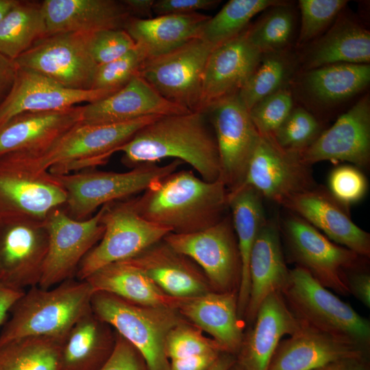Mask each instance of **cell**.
Instances as JSON below:
<instances>
[{"mask_svg":"<svg viewBox=\"0 0 370 370\" xmlns=\"http://www.w3.org/2000/svg\"><path fill=\"white\" fill-rule=\"evenodd\" d=\"M201 112L162 116L140 129L118 148L129 167L174 158L191 166L203 180L221 177V163L214 132Z\"/></svg>","mask_w":370,"mask_h":370,"instance_id":"1","label":"cell"},{"mask_svg":"<svg viewBox=\"0 0 370 370\" xmlns=\"http://www.w3.org/2000/svg\"><path fill=\"white\" fill-rule=\"evenodd\" d=\"M229 191L219 179L208 182L193 171H175L131 199L145 219L169 228L171 233L189 234L204 230L225 216Z\"/></svg>","mask_w":370,"mask_h":370,"instance_id":"2","label":"cell"},{"mask_svg":"<svg viewBox=\"0 0 370 370\" xmlns=\"http://www.w3.org/2000/svg\"><path fill=\"white\" fill-rule=\"evenodd\" d=\"M160 116H149L111 124L79 123L40 149L7 154L32 171L68 174L106 163L140 129Z\"/></svg>","mask_w":370,"mask_h":370,"instance_id":"3","label":"cell"},{"mask_svg":"<svg viewBox=\"0 0 370 370\" xmlns=\"http://www.w3.org/2000/svg\"><path fill=\"white\" fill-rule=\"evenodd\" d=\"M94 292L86 280L73 278L54 288L31 287L12 307L0 332V343L27 336L64 339L78 319L91 310Z\"/></svg>","mask_w":370,"mask_h":370,"instance_id":"4","label":"cell"},{"mask_svg":"<svg viewBox=\"0 0 370 370\" xmlns=\"http://www.w3.org/2000/svg\"><path fill=\"white\" fill-rule=\"evenodd\" d=\"M90 307L139 352L149 370H169L165 343L170 331L185 320L173 308L143 306L114 295L95 291Z\"/></svg>","mask_w":370,"mask_h":370,"instance_id":"5","label":"cell"},{"mask_svg":"<svg viewBox=\"0 0 370 370\" xmlns=\"http://www.w3.org/2000/svg\"><path fill=\"white\" fill-rule=\"evenodd\" d=\"M300 321L370 351V322L306 270L295 266L281 292Z\"/></svg>","mask_w":370,"mask_h":370,"instance_id":"6","label":"cell"},{"mask_svg":"<svg viewBox=\"0 0 370 370\" xmlns=\"http://www.w3.org/2000/svg\"><path fill=\"white\" fill-rule=\"evenodd\" d=\"M179 160L163 166L147 163L123 173L88 171L54 175L66 193L64 210L71 218L84 220L105 204L145 191L155 182L177 171Z\"/></svg>","mask_w":370,"mask_h":370,"instance_id":"7","label":"cell"},{"mask_svg":"<svg viewBox=\"0 0 370 370\" xmlns=\"http://www.w3.org/2000/svg\"><path fill=\"white\" fill-rule=\"evenodd\" d=\"M280 232L287 260L306 270L326 288L343 296L349 295L345 272L367 263L368 258L335 243L291 212L283 220Z\"/></svg>","mask_w":370,"mask_h":370,"instance_id":"8","label":"cell"},{"mask_svg":"<svg viewBox=\"0 0 370 370\" xmlns=\"http://www.w3.org/2000/svg\"><path fill=\"white\" fill-rule=\"evenodd\" d=\"M102 208L104 232L80 262L75 274L79 280H85L106 265L134 258L171 233L141 217L131 199L115 201Z\"/></svg>","mask_w":370,"mask_h":370,"instance_id":"9","label":"cell"},{"mask_svg":"<svg viewBox=\"0 0 370 370\" xmlns=\"http://www.w3.org/2000/svg\"><path fill=\"white\" fill-rule=\"evenodd\" d=\"M201 37L143 62L138 75L169 101L199 112L203 75L215 47Z\"/></svg>","mask_w":370,"mask_h":370,"instance_id":"10","label":"cell"},{"mask_svg":"<svg viewBox=\"0 0 370 370\" xmlns=\"http://www.w3.org/2000/svg\"><path fill=\"white\" fill-rule=\"evenodd\" d=\"M163 240L202 269L214 291L238 293L242 266L230 214L204 230L170 233Z\"/></svg>","mask_w":370,"mask_h":370,"instance_id":"11","label":"cell"},{"mask_svg":"<svg viewBox=\"0 0 370 370\" xmlns=\"http://www.w3.org/2000/svg\"><path fill=\"white\" fill-rule=\"evenodd\" d=\"M66 199L64 188L48 171H32L8 154L0 156V221H44Z\"/></svg>","mask_w":370,"mask_h":370,"instance_id":"12","label":"cell"},{"mask_svg":"<svg viewBox=\"0 0 370 370\" xmlns=\"http://www.w3.org/2000/svg\"><path fill=\"white\" fill-rule=\"evenodd\" d=\"M89 34L47 35L14 61L17 67L34 71L64 87L90 90L98 65L89 51Z\"/></svg>","mask_w":370,"mask_h":370,"instance_id":"13","label":"cell"},{"mask_svg":"<svg viewBox=\"0 0 370 370\" xmlns=\"http://www.w3.org/2000/svg\"><path fill=\"white\" fill-rule=\"evenodd\" d=\"M103 208L84 220H76L63 207L52 210L45 222L49 245L38 286L49 288L73 278L85 256L99 243L103 232Z\"/></svg>","mask_w":370,"mask_h":370,"instance_id":"14","label":"cell"},{"mask_svg":"<svg viewBox=\"0 0 370 370\" xmlns=\"http://www.w3.org/2000/svg\"><path fill=\"white\" fill-rule=\"evenodd\" d=\"M205 113L218 147L220 179L232 192L242 184L260 135L238 93L218 101Z\"/></svg>","mask_w":370,"mask_h":370,"instance_id":"15","label":"cell"},{"mask_svg":"<svg viewBox=\"0 0 370 370\" xmlns=\"http://www.w3.org/2000/svg\"><path fill=\"white\" fill-rule=\"evenodd\" d=\"M316 185L311 166L299 153L284 149L272 136L260 135L244 180L236 189L251 187L262 198L280 204Z\"/></svg>","mask_w":370,"mask_h":370,"instance_id":"16","label":"cell"},{"mask_svg":"<svg viewBox=\"0 0 370 370\" xmlns=\"http://www.w3.org/2000/svg\"><path fill=\"white\" fill-rule=\"evenodd\" d=\"M48 245L45 221H0V284L19 290L38 286Z\"/></svg>","mask_w":370,"mask_h":370,"instance_id":"17","label":"cell"},{"mask_svg":"<svg viewBox=\"0 0 370 370\" xmlns=\"http://www.w3.org/2000/svg\"><path fill=\"white\" fill-rule=\"evenodd\" d=\"M280 205L311 224L330 240L358 255L369 258L370 234L352 219L349 207L316 185L292 195Z\"/></svg>","mask_w":370,"mask_h":370,"instance_id":"18","label":"cell"},{"mask_svg":"<svg viewBox=\"0 0 370 370\" xmlns=\"http://www.w3.org/2000/svg\"><path fill=\"white\" fill-rule=\"evenodd\" d=\"M307 165L325 160L365 167L370 161V99L366 95L300 154Z\"/></svg>","mask_w":370,"mask_h":370,"instance_id":"19","label":"cell"},{"mask_svg":"<svg viewBox=\"0 0 370 370\" xmlns=\"http://www.w3.org/2000/svg\"><path fill=\"white\" fill-rule=\"evenodd\" d=\"M115 92L69 88L34 71L17 67L13 86L0 105V127L23 112L64 110L98 101Z\"/></svg>","mask_w":370,"mask_h":370,"instance_id":"20","label":"cell"},{"mask_svg":"<svg viewBox=\"0 0 370 370\" xmlns=\"http://www.w3.org/2000/svg\"><path fill=\"white\" fill-rule=\"evenodd\" d=\"M246 29L211 51L204 72L199 112L205 113L218 101L238 93L258 67L262 53L249 40Z\"/></svg>","mask_w":370,"mask_h":370,"instance_id":"21","label":"cell"},{"mask_svg":"<svg viewBox=\"0 0 370 370\" xmlns=\"http://www.w3.org/2000/svg\"><path fill=\"white\" fill-rule=\"evenodd\" d=\"M369 352L301 321L299 329L278 344L269 370H312L341 360L367 358Z\"/></svg>","mask_w":370,"mask_h":370,"instance_id":"22","label":"cell"},{"mask_svg":"<svg viewBox=\"0 0 370 370\" xmlns=\"http://www.w3.org/2000/svg\"><path fill=\"white\" fill-rule=\"evenodd\" d=\"M301 325L281 293L269 295L261 304L251 328L244 334L236 362L244 370H269L273 354L285 335Z\"/></svg>","mask_w":370,"mask_h":370,"instance_id":"23","label":"cell"},{"mask_svg":"<svg viewBox=\"0 0 370 370\" xmlns=\"http://www.w3.org/2000/svg\"><path fill=\"white\" fill-rule=\"evenodd\" d=\"M189 112L165 99L137 75L112 95L83 106L81 123H119L149 116H167Z\"/></svg>","mask_w":370,"mask_h":370,"instance_id":"24","label":"cell"},{"mask_svg":"<svg viewBox=\"0 0 370 370\" xmlns=\"http://www.w3.org/2000/svg\"><path fill=\"white\" fill-rule=\"evenodd\" d=\"M280 227L267 220L254 244L249 263V293L244 319L250 325L263 301L281 293L288 282L287 267Z\"/></svg>","mask_w":370,"mask_h":370,"instance_id":"25","label":"cell"},{"mask_svg":"<svg viewBox=\"0 0 370 370\" xmlns=\"http://www.w3.org/2000/svg\"><path fill=\"white\" fill-rule=\"evenodd\" d=\"M125 261L171 296L193 297L213 291L194 262L175 251L163 239Z\"/></svg>","mask_w":370,"mask_h":370,"instance_id":"26","label":"cell"},{"mask_svg":"<svg viewBox=\"0 0 370 370\" xmlns=\"http://www.w3.org/2000/svg\"><path fill=\"white\" fill-rule=\"evenodd\" d=\"M42 6L47 35L124 29L132 17L122 1L45 0Z\"/></svg>","mask_w":370,"mask_h":370,"instance_id":"27","label":"cell"},{"mask_svg":"<svg viewBox=\"0 0 370 370\" xmlns=\"http://www.w3.org/2000/svg\"><path fill=\"white\" fill-rule=\"evenodd\" d=\"M83 106L17 114L0 127V156L40 149L82 122Z\"/></svg>","mask_w":370,"mask_h":370,"instance_id":"28","label":"cell"},{"mask_svg":"<svg viewBox=\"0 0 370 370\" xmlns=\"http://www.w3.org/2000/svg\"><path fill=\"white\" fill-rule=\"evenodd\" d=\"M299 61L303 71L338 63L369 64V31L341 12L322 36L306 45Z\"/></svg>","mask_w":370,"mask_h":370,"instance_id":"29","label":"cell"},{"mask_svg":"<svg viewBox=\"0 0 370 370\" xmlns=\"http://www.w3.org/2000/svg\"><path fill=\"white\" fill-rule=\"evenodd\" d=\"M177 311L212 336L225 352L236 355L244 336L238 312V293L209 291L186 298Z\"/></svg>","mask_w":370,"mask_h":370,"instance_id":"30","label":"cell"},{"mask_svg":"<svg viewBox=\"0 0 370 370\" xmlns=\"http://www.w3.org/2000/svg\"><path fill=\"white\" fill-rule=\"evenodd\" d=\"M301 74L295 86L303 98L315 106L330 107L351 99L368 86L370 64L338 63Z\"/></svg>","mask_w":370,"mask_h":370,"instance_id":"31","label":"cell"},{"mask_svg":"<svg viewBox=\"0 0 370 370\" xmlns=\"http://www.w3.org/2000/svg\"><path fill=\"white\" fill-rule=\"evenodd\" d=\"M210 18L199 12L162 15L147 19L132 16L124 29L136 45L143 49L147 59L168 53L201 37Z\"/></svg>","mask_w":370,"mask_h":370,"instance_id":"32","label":"cell"},{"mask_svg":"<svg viewBox=\"0 0 370 370\" xmlns=\"http://www.w3.org/2000/svg\"><path fill=\"white\" fill-rule=\"evenodd\" d=\"M110 327L92 310L84 314L64 340L58 370H100L115 345Z\"/></svg>","mask_w":370,"mask_h":370,"instance_id":"33","label":"cell"},{"mask_svg":"<svg viewBox=\"0 0 370 370\" xmlns=\"http://www.w3.org/2000/svg\"><path fill=\"white\" fill-rule=\"evenodd\" d=\"M85 280L94 291L108 293L138 305L177 310L186 299L165 293L143 272L126 261L106 265Z\"/></svg>","mask_w":370,"mask_h":370,"instance_id":"34","label":"cell"},{"mask_svg":"<svg viewBox=\"0 0 370 370\" xmlns=\"http://www.w3.org/2000/svg\"><path fill=\"white\" fill-rule=\"evenodd\" d=\"M262 197L251 187L229 192L228 206L241 260V277L238 291V312L244 318L249 293V263L256 237L267 221Z\"/></svg>","mask_w":370,"mask_h":370,"instance_id":"35","label":"cell"},{"mask_svg":"<svg viewBox=\"0 0 370 370\" xmlns=\"http://www.w3.org/2000/svg\"><path fill=\"white\" fill-rule=\"evenodd\" d=\"M46 36L42 2L18 0L0 22V53L15 60Z\"/></svg>","mask_w":370,"mask_h":370,"instance_id":"36","label":"cell"},{"mask_svg":"<svg viewBox=\"0 0 370 370\" xmlns=\"http://www.w3.org/2000/svg\"><path fill=\"white\" fill-rule=\"evenodd\" d=\"M299 65V56L291 49L262 54L258 67L238 92L240 99L249 110L262 99L289 87Z\"/></svg>","mask_w":370,"mask_h":370,"instance_id":"37","label":"cell"},{"mask_svg":"<svg viewBox=\"0 0 370 370\" xmlns=\"http://www.w3.org/2000/svg\"><path fill=\"white\" fill-rule=\"evenodd\" d=\"M64 339L27 336L0 343V370H58Z\"/></svg>","mask_w":370,"mask_h":370,"instance_id":"38","label":"cell"},{"mask_svg":"<svg viewBox=\"0 0 370 370\" xmlns=\"http://www.w3.org/2000/svg\"><path fill=\"white\" fill-rule=\"evenodd\" d=\"M264 11L247 27L249 40L262 55L290 49L296 27L294 8L283 1Z\"/></svg>","mask_w":370,"mask_h":370,"instance_id":"39","label":"cell"},{"mask_svg":"<svg viewBox=\"0 0 370 370\" xmlns=\"http://www.w3.org/2000/svg\"><path fill=\"white\" fill-rule=\"evenodd\" d=\"M283 1L230 0L206 23L201 38L217 46L243 32L259 12Z\"/></svg>","mask_w":370,"mask_h":370,"instance_id":"40","label":"cell"},{"mask_svg":"<svg viewBox=\"0 0 370 370\" xmlns=\"http://www.w3.org/2000/svg\"><path fill=\"white\" fill-rule=\"evenodd\" d=\"M323 132L318 119L306 108L294 107L272 136L284 149L300 154Z\"/></svg>","mask_w":370,"mask_h":370,"instance_id":"41","label":"cell"},{"mask_svg":"<svg viewBox=\"0 0 370 370\" xmlns=\"http://www.w3.org/2000/svg\"><path fill=\"white\" fill-rule=\"evenodd\" d=\"M345 0H300L301 25L297 47L317 38L334 21L347 3Z\"/></svg>","mask_w":370,"mask_h":370,"instance_id":"42","label":"cell"},{"mask_svg":"<svg viewBox=\"0 0 370 370\" xmlns=\"http://www.w3.org/2000/svg\"><path fill=\"white\" fill-rule=\"evenodd\" d=\"M147 59L142 48L137 46L123 56L98 65L92 89L119 90L125 86L139 71Z\"/></svg>","mask_w":370,"mask_h":370,"instance_id":"43","label":"cell"},{"mask_svg":"<svg viewBox=\"0 0 370 370\" xmlns=\"http://www.w3.org/2000/svg\"><path fill=\"white\" fill-rule=\"evenodd\" d=\"M293 108V92L288 87L262 99L249 112L259 134L273 136Z\"/></svg>","mask_w":370,"mask_h":370,"instance_id":"44","label":"cell"},{"mask_svg":"<svg viewBox=\"0 0 370 370\" xmlns=\"http://www.w3.org/2000/svg\"><path fill=\"white\" fill-rule=\"evenodd\" d=\"M212 352H225L217 341L206 337L199 328L185 321L173 328L166 339L165 352L170 360Z\"/></svg>","mask_w":370,"mask_h":370,"instance_id":"45","label":"cell"},{"mask_svg":"<svg viewBox=\"0 0 370 370\" xmlns=\"http://www.w3.org/2000/svg\"><path fill=\"white\" fill-rule=\"evenodd\" d=\"M367 188L365 175L354 165H340L334 168L328 177V191L348 207L361 201Z\"/></svg>","mask_w":370,"mask_h":370,"instance_id":"46","label":"cell"},{"mask_svg":"<svg viewBox=\"0 0 370 370\" xmlns=\"http://www.w3.org/2000/svg\"><path fill=\"white\" fill-rule=\"evenodd\" d=\"M136 47L124 29H104L89 34L88 48L97 65L113 61Z\"/></svg>","mask_w":370,"mask_h":370,"instance_id":"47","label":"cell"},{"mask_svg":"<svg viewBox=\"0 0 370 370\" xmlns=\"http://www.w3.org/2000/svg\"><path fill=\"white\" fill-rule=\"evenodd\" d=\"M100 370L149 369L139 352L116 332L113 351Z\"/></svg>","mask_w":370,"mask_h":370,"instance_id":"48","label":"cell"},{"mask_svg":"<svg viewBox=\"0 0 370 370\" xmlns=\"http://www.w3.org/2000/svg\"><path fill=\"white\" fill-rule=\"evenodd\" d=\"M220 2L219 0H158L154 2L153 11L158 16L188 14L213 9Z\"/></svg>","mask_w":370,"mask_h":370,"instance_id":"49","label":"cell"},{"mask_svg":"<svg viewBox=\"0 0 370 370\" xmlns=\"http://www.w3.org/2000/svg\"><path fill=\"white\" fill-rule=\"evenodd\" d=\"M345 283L352 295L367 308H370V273L367 262L345 272Z\"/></svg>","mask_w":370,"mask_h":370,"instance_id":"50","label":"cell"},{"mask_svg":"<svg viewBox=\"0 0 370 370\" xmlns=\"http://www.w3.org/2000/svg\"><path fill=\"white\" fill-rule=\"evenodd\" d=\"M222 352H212L170 361L169 370H207Z\"/></svg>","mask_w":370,"mask_h":370,"instance_id":"51","label":"cell"},{"mask_svg":"<svg viewBox=\"0 0 370 370\" xmlns=\"http://www.w3.org/2000/svg\"><path fill=\"white\" fill-rule=\"evenodd\" d=\"M16 70L14 61L0 53V105L13 86Z\"/></svg>","mask_w":370,"mask_h":370,"instance_id":"52","label":"cell"},{"mask_svg":"<svg viewBox=\"0 0 370 370\" xmlns=\"http://www.w3.org/2000/svg\"><path fill=\"white\" fill-rule=\"evenodd\" d=\"M24 290L0 284V326L8 320V314L16 301L24 294Z\"/></svg>","mask_w":370,"mask_h":370,"instance_id":"53","label":"cell"},{"mask_svg":"<svg viewBox=\"0 0 370 370\" xmlns=\"http://www.w3.org/2000/svg\"><path fill=\"white\" fill-rule=\"evenodd\" d=\"M312 370H370L369 357L333 362Z\"/></svg>","mask_w":370,"mask_h":370,"instance_id":"54","label":"cell"},{"mask_svg":"<svg viewBox=\"0 0 370 370\" xmlns=\"http://www.w3.org/2000/svg\"><path fill=\"white\" fill-rule=\"evenodd\" d=\"M122 2L132 16L145 19L153 18L154 0H123Z\"/></svg>","mask_w":370,"mask_h":370,"instance_id":"55","label":"cell"},{"mask_svg":"<svg viewBox=\"0 0 370 370\" xmlns=\"http://www.w3.org/2000/svg\"><path fill=\"white\" fill-rule=\"evenodd\" d=\"M236 361L235 355L222 352L207 370H228Z\"/></svg>","mask_w":370,"mask_h":370,"instance_id":"56","label":"cell"},{"mask_svg":"<svg viewBox=\"0 0 370 370\" xmlns=\"http://www.w3.org/2000/svg\"><path fill=\"white\" fill-rule=\"evenodd\" d=\"M18 0H0V22Z\"/></svg>","mask_w":370,"mask_h":370,"instance_id":"57","label":"cell"},{"mask_svg":"<svg viewBox=\"0 0 370 370\" xmlns=\"http://www.w3.org/2000/svg\"><path fill=\"white\" fill-rule=\"evenodd\" d=\"M228 370H244V369L236 361Z\"/></svg>","mask_w":370,"mask_h":370,"instance_id":"58","label":"cell"}]
</instances>
